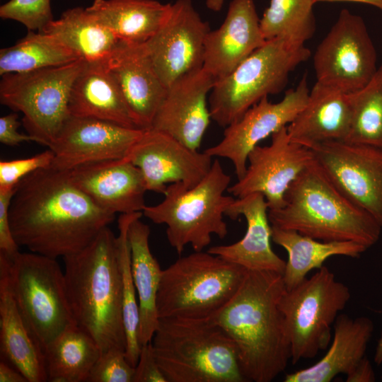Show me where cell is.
Instances as JSON below:
<instances>
[{
  "mask_svg": "<svg viewBox=\"0 0 382 382\" xmlns=\"http://www.w3.org/2000/svg\"><path fill=\"white\" fill-rule=\"evenodd\" d=\"M16 187L7 191H0V253L13 255L18 252L11 231L8 217V210Z\"/></svg>",
  "mask_w": 382,
  "mask_h": 382,
  "instance_id": "41",
  "label": "cell"
},
{
  "mask_svg": "<svg viewBox=\"0 0 382 382\" xmlns=\"http://www.w3.org/2000/svg\"><path fill=\"white\" fill-rule=\"evenodd\" d=\"M265 42L254 1L232 0L222 24L206 37L202 68L222 79Z\"/></svg>",
  "mask_w": 382,
  "mask_h": 382,
  "instance_id": "21",
  "label": "cell"
},
{
  "mask_svg": "<svg viewBox=\"0 0 382 382\" xmlns=\"http://www.w3.org/2000/svg\"><path fill=\"white\" fill-rule=\"evenodd\" d=\"M351 298L349 287L323 266L294 288L285 290L279 306L291 347V361L314 358L327 349L334 323Z\"/></svg>",
  "mask_w": 382,
  "mask_h": 382,
  "instance_id": "10",
  "label": "cell"
},
{
  "mask_svg": "<svg viewBox=\"0 0 382 382\" xmlns=\"http://www.w3.org/2000/svg\"><path fill=\"white\" fill-rule=\"evenodd\" d=\"M170 6L156 0H93L86 9L120 40L142 44L161 27Z\"/></svg>",
  "mask_w": 382,
  "mask_h": 382,
  "instance_id": "30",
  "label": "cell"
},
{
  "mask_svg": "<svg viewBox=\"0 0 382 382\" xmlns=\"http://www.w3.org/2000/svg\"><path fill=\"white\" fill-rule=\"evenodd\" d=\"M53 151L49 149L35 156L12 161H0V191L14 189L30 173L51 166Z\"/></svg>",
  "mask_w": 382,
  "mask_h": 382,
  "instance_id": "39",
  "label": "cell"
},
{
  "mask_svg": "<svg viewBox=\"0 0 382 382\" xmlns=\"http://www.w3.org/2000/svg\"><path fill=\"white\" fill-rule=\"evenodd\" d=\"M143 213L122 214L118 219L119 233L117 236V253L122 276L123 318L126 335L125 354L127 361L135 367L140 354L139 340V309L132 270L128 230L130 224Z\"/></svg>",
  "mask_w": 382,
  "mask_h": 382,
  "instance_id": "35",
  "label": "cell"
},
{
  "mask_svg": "<svg viewBox=\"0 0 382 382\" xmlns=\"http://www.w3.org/2000/svg\"><path fill=\"white\" fill-rule=\"evenodd\" d=\"M230 183L231 176L215 159L198 183L190 187L181 183L169 184L164 199L156 205H146L143 215L166 226L168 243L178 254L187 245L202 251L210 244L212 235L220 238L227 235L224 216L235 199L224 194Z\"/></svg>",
  "mask_w": 382,
  "mask_h": 382,
  "instance_id": "6",
  "label": "cell"
},
{
  "mask_svg": "<svg viewBox=\"0 0 382 382\" xmlns=\"http://www.w3.org/2000/svg\"><path fill=\"white\" fill-rule=\"evenodd\" d=\"M310 149L335 186L382 231V149L346 141L323 142Z\"/></svg>",
  "mask_w": 382,
  "mask_h": 382,
  "instance_id": "13",
  "label": "cell"
},
{
  "mask_svg": "<svg viewBox=\"0 0 382 382\" xmlns=\"http://www.w3.org/2000/svg\"><path fill=\"white\" fill-rule=\"evenodd\" d=\"M133 382H167L156 361L151 342L141 347Z\"/></svg>",
  "mask_w": 382,
  "mask_h": 382,
  "instance_id": "40",
  "label": "cell"
},
{
  "mask_svg": "<svg viewBox=\"0 0 382 382\" xmlns=\"http://www.w3.org/2000/svg\"><path fill=\"white\" fill-rule=\"evenodd\" d=\"M314 159V158H313ZM272 226L325 241H354L369 248L381 228L348 199L313 160L291 183L284 205L268 210Z\"/></svg>",
  "mask_w": 382,
  "mask_h": 382,
  "instance_id": "4",
  "label": "cell"
},
{
  "mask_svg": "<svg viewBox=\"0 0 382 382\" xmlns=\"http://www.w3.org/2000/svg\"><path fill=\"white\" fill-rule=\"evenodd\" d=\"M376 376L371 364L366 357L353 371L347 376V382H373Z\"/></svg>",
  "mask_w": 382,
  "mask_h": 382,
  "instance_id": "43",
  "label": "cell"
},
{
  "mask_svg": "<svg viewBox=\"0 0 382 382\" xmlns=\"http://www.w3.org/2000/svg\"><path fill=\"white\" fill-rule=\"evenodd\" d=\"M349 96L352 120L345 141L382 149V63L370 81Z\"/></svg>",
  "mask_w": 382,
  "mask_h": 382,
  "instance_id": "36",
  "label": "cell"
},
{
  "mask_svg": "<svg viewBox=\"0 0 382 382\" xmlns=\"http://www.w3.org/2000/svg\"><path fill=\"white\" fill-rule=\"evenodd\" d=\"M40 32L55 37L87 63L105 62L125 42L82 7L67 9Z\"/></svg>",
  "mask_w": 382,
  "mask_h": 382,
  "instance_id": "29",
  "label": "cell"
},
{
  "mask_svg": "<svg viewBox=\"0 0 382 382\" xmlns=\"http://www.w3.org/2000/svg\"><path fill=\"white\" fill-rule=\"evenodd\" d=\"M140 219L137 218L130 224L128 239L132 274L139 309V340L141 346L151 342L158 325L156 297L162 270L150 250V228Z\"/></svg>",
  "mask_w": 382,
  "mask_h": 382,
  "instance_id": "28",
  "label": "cell"
},
{
  "mask_svg": "<svg viewBox=\"0 0 382 382\" xmlns=\"http://www.w3.org/2000/svg\"><path fill=\"white\" fill-rule=\"evenodd\" d=\"M210 28L191 0L170 4L159 30L144 43L160 79L168 88L180 76L202 68L204 42Z\"/></svg>",
  "mask_w": 382,
  "mask_h": 382,
  "instance_id": "14",
  "label": "cell"
},
{
  "mask_svg": "<svg viewBox=\"0 0 382 382\" xmlns=\"http://www.w3.org/2000/svg\"><path fill=\"white\" fill-rule=\"evenodd\" d=\"M144 131L70 115L49 148L54 153L50 167L69 170L82 164L123 158Z\"/></svg>",
  "mask_w": 382,
  "mask_h": 382,
  "instance_id": "18",
  "label": "cell"
},
{
  "mask_svg": "<svg viewBox=\"0 0 382 382\" xmlns=\"http://www.w3.org/2000/svg\"><path fill=\"white\" fill-rule=\"evenodd\" d=\"M117 83L139 129L151 127L167 91L144 45L124 42L103 63Z\"/></svg>",
  "mask_w": 382,
  "mask_h": 382,
  "instance_id": "22",
  "label": "cell"
},
{
  "mask_svg": "<svg viewBox=\"0 0 382 382\" xmlns=\"http://www.w3.org/2000/svg\"><path fill=\"white\" fill-rule=\"evenodd\" d=\"M313 59L317 82L349 93L364 87L378 69L376 48L364 19L345 8Z\"/></svg>",
  "mask_w": 382,
  "mask_h": 382,
  "instance_id": "12",
  "label": "cell"
},
{
  "mask_svg": "<svg viewBox=\"0 0 382 382\" xmlns=\"http://www.w3.org/2000/svg\"><path fill=\"white\" fill-rule=\"evenodd\" d=\"M85 64L72 63L1 76L0 101L23 113V125L37 143L49 148L69 117L72 85Z\"/></svg>",
  "mask_w": 382,
  "mask_h": 382,
  "instance_id": "11",
  "label": "cell"
},
{
  "mask_svg": "<svg viewBox=\"0 0 382 382\" xmlns=\"http://www.w3.org/2000/svg\"><path fill=\"white\" fill-rule=\"evenodd\" d=\"M215 81L203 68L176 79L167 88L151 128L198 150L212 119L207 96Z\"/></svg>",
  "mask_w": 382,
  "mask_h": 382,
  "instance_id": "19",
  "label": "cell"
},
{
  "mask_svg": "<svg viewBox=\"0 0 382 382\" xmlns=\"http://www.w3.org/2000/svg\"><path fill=\"white\" fill-rule=\"evenodd\" d=\"M69 180L98 207L115 214L143 211L146 190L140 170L125 158L82 164Z\"/></svg>",
  "mask_w": 382,
  "mask_h": 382,
  "instance_id": "20",
  "label": "cell"
},
{
  "mask_svg": "<svg viewBox=\"0 0 382 382\" xmlns=\"http://www.w3.org/2000/svg\"><path fill=\"white\" fill-rule=\"evenodd\" d=\"M0 17L18 21L33 31H40L53 20L50 0H9L1 6Z\"/></svg>",
  "mask_w": 382,
  "mask_h": 382,
  "instance_id": "37",
  "label": "cell"
},
{
  "mask_svg": "<svg viewBox=\"0 0 382 382\" xmlns=\"http://www.w3.org/2000/svg\"><path fill=\"white\" fill-rule=\"evenodd\" d=\"M314 4L313 0H270L260 19L265 39L303 45L316 30Z\"/></svg>",
  "mask_w": 382,
  "mask_h": 382,
  "instance_id": "34",
  "label": "cell"
},
{
  "mask_svg": "<svg viewBox=\"0 0 382 382\" xmlns=\"http://www.w3.org/2000/svg\"><path fill=\"white\" fill-rule=\"evenodd\" d=\"M18 246L57 259L78 253L115 219L70 180L67 170L38 169L16 185L8 210Z\"/></svg>",
  "mask_w": 382,
  "mask_h": 382,
  "instance_id": "1",
  "label": "cell"
},
{
  "mask_svg": "<svg viewBox=\"0 0 382 382\" xmlns=\"http://www.w3.org/2000/svg\"><path fill=\"white\" fill-rule=\"evenodd\" d=\"M332 342L326 354L315 364L288 374L284 382H330L337 375L351 374L365 357L374 324L368 317L337 316Z\"/></svg>",
  "mask_w": 382,
  "mask_h": 382,
  "instance_id": "25",
  "label": "cell"
},
{
  "mask_svg": "<svg viewBox=\"0 0 382 382\" xmlns=\"http://www.w3.org/2000/svg\"><path fill=\"white\" fill-rule=\"evenodd\" d=\"M21 122L18 121V115L11 113L0 117V141L3 144L14 146L24 141H35L30 134L18 132Z\"/></svg>",
  "mask_w": 382,
  "mask_h": 382,
  "instance_id": "42",
  "label": "cell"
},
{
  "mask_svg": "<svg viewBox=\"0 0 382 382\" xmlns=\"http://www.w3.org/2000/svg\"><path fill=\"white\" fill-rule=\"evenodd\" d=\"M69 111L71 116L95 118L139 129L103 63L85 62L71 87Z\"/></svg>",
  "mask_w": 382,
  "mask_h": 382,
  "instance_id": "26",
  "label": "cell"
},
{
  "mask_svg": "<svg viewBox=\"0 0 382 382\" xmlns=\"http://www.w3.org/2000/svg\"><path fill=\"white\" fill-rule=\"evenodd\" d=\"M310 56L304 45L266 40L233 71L215 81L209 96L212 120L224 128L237 121L264 97L283 91L290 74Z\"/></svg>",
  "mask_w": 382,
  "mask_h": 382,
  "instance_id": "9",
  "label": "cell"
},
{
  "mask_svg": "<svg viewBox=\"0 0 382 382\" xmlns=\"http://www.w3.org/2000/svg\"><path fill=\"white\" fill-rule=\"evenodd\" d=\"M63 260L67 296L77 326L93 337L101 353L125 351L117 237L105 227L86 248Z\"/></svg>",
  "mask_w": 382,
  "mask_h": 382,
  "instance_id": "3",
  "label": "cell"
},
{
  "mask_svg": "<svg viewBox=\"0 0 382 382\" xmlns=\"http://www.w3.org/2000/svg\"><path fill=\"white\" fill-rule=\"evenodd\" d=\"M314 3L318 2H335V1H349L369 4L373 6L381 11L382 13V0H313Z\"/></svg>",
  "mask_w": 382,
  "mask_h": 382,
  "instance_id": "45",
  "label": "cell"
},
{
  "mask_svg": "<svg viewBox=\"0 0 382 382\" xmlns=\"http://www.w3.org/2000/svg\"><path fill=\"white\" fill-rule=\"evenodd\" d=\"M0 382H28L27 378L13 366L5 361L0 362Z\"/></svg>",
  "mask_w": 382,
  "mask_h": 382,
  "instance_id": "44",
  "label": "cell"
},
{
  "mask_svg": "<svg viewBox=\"0 0 382 382\" xmlns=\"http://www.w3.org/2000/svg\"><path fill=\"white\" fill-rule=\"evenodd\" d=\"M44 354L47 381L86 382L101 351L90 334L75 326L51 343Z\"/></svg>",
  "mask_w": 382,
  "mask_h": 382,
  "instance_id": "32",
  "label": "cell"
},
{
  "mask_svg": "<svg viewBox=\"0 0 382 382\" xmlns=\"http://www.w3.org/2000/svg\"><path fill=\"white\" fill-rule=\"evenodd\" d=\"M272 240L288 253L282 275L286 290L299 284L312 270L322 267L328 258L335 255L359 257L368 249L354 241L325 242L274 226H272Z\"/></svg>",
  "mask_w": 382,
  "mask_h": 382,
  "instance_id": "31",
  "label": "cell"
},
{
  "mask_svg": "<svg viewBox=\"0 0 382 382\" xmlns=\"http://www.w3.org/2000/svg\"><path fill=\"white\" fill-rule=\"evenodd\" d=\"M0 274L43 351L77 326L66 292L64 272L54 258L35 253H0Z\"/></svg>",
  "mask_w": 382,
  "mask_h": 382,
  "instance_id": "8",
  "label": "cell"
},
{
  "mask_svg": "<svg viewBox=\"0 0 382 382\" xmlns=\"http://www.w3.org/2000/svg\"><path fill=\"white\" fill-rule=\"evenodd\" d=\"M81 59L55 37L29 30L15 45L0 50V75L68 64Z\"/></svg>",
  "mask_w": 382,
  "mask_h": 382,
  "instance_id": "33",
  "label": "cell"
},
{
  "mask_svg": "<svg viewBox=\"0 0 382 382\" xmlns=\"http://www.w3.org/2000/svg\"><path fill=\"white\" fill-rule=\"evenodd\" d=\"M313 160L311 150L292 141L284 127L272 134L270 144L251 150L244 175L227 191L236 198L261 193L269 210L279 209L291 183Z\"/></svg>",
  "mask_w": 382,
  "mask_h": 382,
  "instance_id": "16",
  "label": "cell"
},
{
  "mask_svg": "<svg viewBox=\"0 0 382 382\" xmlns=\"http://www.w3.org/2000/svg\"><path fill=\"white\" fill-rule=\"evenodd\" d=\"M134 374V367L127 361L125 351L112 349L101 353L86 382H133Z\"/></svg>",
  "mask_w": 382,
  "mask_h": 382,
  "instance_id": "38",
  "label": "cell"
},
{
  "mask_svg": "<svg viewBox=\"0 0 382 382\" xmlns=\"http://www.w3.org/2000/svg\"><path fill=\"white\" fill-rule=\"evenodd\" d=\"M374 361L376 364H382V336L378 340L374 355Z\"/></svg>",
  "mask_w": 382,
  "mask_h": 382,
  "instance_id": "47",
  "label": "cell"
},
{
  "mask_svg": "<svg viewBox=\"0 0 382 382\" xmlns=\"http://www.w3.org/2000/svg\"><path fill=\"white\" fill-rule=\"evenodd\" d=\"M167 382H244L236 348L210 319L159 318L151 340Z\"/></svg>",
  "mask_w": 382,
  "mask_h": 382,
  "instance_id": "5",
  "label": "cell"
},
{
  "mask_svg": "<svg viewBox=\"0 0 382 382\" xmlns=\"http://www.w3.org/2000/svg\"><path fill=\"white\" fill-rule=\"evenodd\" d=\"M141 171L147 191L164 195L167 184L190 187L209 171L212 157L194 150L170 135L154 129L142 135L125 157Z\"/></svg>",
  "mask_w": 382,
  "mask_h": 382,
  "instance_id": "17",
  "label": "cell"
},
{
  "mask_svg": "<svg viewBox=\"0 0 382 382\" xmlns=\"http://www.w3.org/2000/svg\"><path fill=\"white\" fill-rule=\"evenodd\" d=\"M248 270L209 252L195 251L162 270L159 318L210 319L238 291Z\"/></svg>",
  "mask_w": 382,
  "mask_h": 382,
  "instance_id": "7",
  "label": "cell"
},
{
  "mask_svg": "<svg viewBox=\"0 0 382 382\" xmlns=\"http://www.w3.org/2000/svg\"><path fill=\"white\" fill-rule=\"evenodd\" d=\"M268 210L261 193L235 198L225 215L233 220L243 216L247 224L245 235L234 243L213 246L207 252L248 270L272 271L283 275L286 262L272 248V226Z\"/></svg>",
  "mask_w": 382,
  "mask_h": 382,
  "instance_id": "23",
  "label": "cell"
},
{
  "mask_svg": "<svg viewBox=\"0 0 382 382\" xmlns=\"http://www.w3.org/2000/svg\"><path fill=\"white\" fill-rule=\"evenodd\" d=\"M351 120L349 93L316 81L286 129L292 141L310 149L323 142L345 141Z\"/></svg>",
  "mask_w": 382,
  "mask_h": 382,
  "instance_id": "24",
  "label": "cell"
},
{
  "mask_svg": "<svg viewBox=\"0 0 382 382\" xmlns=\"http://www.w3.org/2000/svg\"><path fill=\"white\" fill-rule=\"evenodd\" d=\"M285 290L282 274L248 270L236 294L210 318L234 342L247 381L270 382L291 359L290 343L279 306Z\"/></svg>",
  "mask_w": 382,
  "mask_h": 382,
  "instance_id": "2",
  "label": "cell"
},
{
  "mask_svg": "<svg viewBox=\"0 0 382 382\" xmlns=\"http://www.w3.org/2000/svg\"><path fill=\"white\" fill-rule=\"evenodd\" d=\"M309 91L306 73L297 86L287 91L279 102L272 103L268 97H264L250 108L240 119L225 127L218 144L204 151L212 158L231 161L237 178H241L251 150L292 122L306 105Z\"/></svg>",
  "mask_w": 382,
  "mask_h": 382,
  "instance_id": "15",
  "label": "cell"
},
{
  "mask_svg": "<svg viewBox=\"0 0 382 382\" xmlns=\"http://www.w3.org/2000/svg\"><path fill=\"white\" fill-rule=\"evenodd\" d=\"M224 0H206L207 8L214 11H219L221 9Z\"/></svg>",
  "mask_w": 382,
  "mask_h": 382,
  "instance_id": "46",
  "label": "cell"
},
{
  "mask_svg": "<svg viewBox=\"0 0 382 382\" xmlns=\"http://www.w3.org/2000/svg\"><path fill=\"white\" fill-rule=\"evenodd\" d=\"M0 350L28 382H45L47 376L42 348L23 318L6 277L0 274Z\"/></svg>",
  "mask_w": 382,
  "mask_h": 382,
  "instance_id": "27",
  "label": "cell"
}]
</instances>
